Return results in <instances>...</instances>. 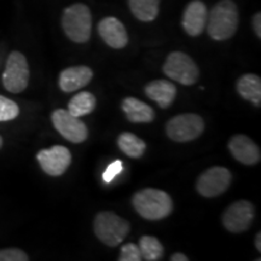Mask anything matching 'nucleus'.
Masks as SVG:
<instances>
[{"label":"nucleus","mask_w":261,"mask_h":261,"mask_svg":"<svg viewBox=\"0 0 261 261\" xmlns=\"http://www.w3.org/2000/svg\"><path fill=\"white\" fill-rule=\"evenodd\" d=\"M208 34L218 41L227 40L238 28L237 6L232 0H221L207 16Z\"/></svg>","instance_id":"f257e3e1"},{"label":"nucleus","mask_w":261,"mask_h":261,"mask_svg":"<svg viewBox=\"0 0 261 261\" xmlns=\"http://www.w3.org/2000/svg\"><path fill=\"white\" fill-rule=\"evenodd\" d=\"M132 203L140 217L148 220H161L173 211V202L167 192L158 189H144L133 196Z\"/></svg>","instance_id":"f03ea898"},{"label":"nucleus","mask_w":261,"mask_h":261,"mask_svg":"<svg viewBox=\"0 0 261 261\" xmlns=\"http://www.w3.org/2000/svg\"><path fill=\"white\" fill-rule=\"evenodd\" d=\"M62 28L71 41L77 44L89 41L92 28L90 9L84 4L68 6L62 15Z\"/></svg>","instance_id":"7ed1b4c3"},{"label":"nucleus","mask_w":261,"mask_h":261,"mask_svg":"<svg viewBox=\"0 0 261 261\" xmlns=\"http://www.w3.org/2000/svg\"><path fill=\"white\" fill-rule=\"evenodd\" d=\"M94 233L106 246L116 247L129 232V223L113 212H100L93 223Z\"/></svg>","instance_id":"20e7f679"},{"label":"nucleus","mask_w":261,"mask_h":261,"mask_svg":"<svg viewBox=\"0 0 261 261\" xmlns=\"http://www.w3.org/2000/svg\"><path fill=\"white\" fill-rule=\"evenodd\" d=\"M163 73L185 86L194 85L198 79V67L189 55L180 51L168 55L163 64Z\"/></svg>","instance_id":"39448f33"},{"label":"nucleus","mask_w":261,"mask_h":261,"mask_svg":"<svg viewBox=\"0 0 261 261\" xmlns=\"http://www.w3.org/2000/svg\"><path fill=\"white\" fill-rule=\"evenodd\" d=\"M204 130L203 119L197 114H180L166 125L167 136L174 142L187 143L198 138Z\"/></svg>","instance_id":"423d86ee"},{"label":"nucleus","mask_w":261,"mask_h":261,"mask_svg":"<svg viewBox=\"0 0 261 261\" xmlns=\"http://www.w3.org/2000/svg\"><path fill=\"white\" fill-rule=\"evenodd\" d=\"M29 83V67L23 54L14 51L6 61L3 73V85L9 92L19 93L27 89Z\"/></svg>","instance_id":"0eeeda50"},{"label":"nucleus","mask_w":261,"mask_h":261,"mask_svg":"<svg viewBox=\"0 0 261 261\" xmlns=\"http://www.w3.org/2000/svg\"><path fill=\"white\" fill-rule=\"evenodd\" d=\"M231 179H232V174L227 168L215 166V167L208 168L198 177L196 189L203 197H217L227 190Z\"/></svg>","instance_id":"6e6552de"},{"label":"nucleus","mask_w":261,"mask_h":261,"mask_svg":"<svg viewBox=\"0 0 261 261\" xmlns=\"http://www.w3.org/2000/svg\"><path fill=\"white\" fill-rule=\"evenodd\" d=\"M255 218V207L249 201L241 200L228 205L223 214V224L227 231L241 233L252 225Z\"/></svg>","instance_id":"1a4fd4ad"},{"label":"nucleus","mask_w":261,"mask_h":261,"mask_svg":"<svg viewBox=\"0 0 261 261\" xmlns=\"http://www.w3.org/2000/svg\"><path fill=\"white\" fill-rule=\"evenodd\" d=\"M51 119L58 133L71 143H83L89 136V129L80 117L71 115L68 110H55Z\"/></svg>","instance_id":"9d476101"},{"label":"nucleus","mask_w":261,"mask_h":261,"mask_svg":"<svg viewBox=\"0 0 261 261\" xmlns=\"http://www.w3.org/2000/svg\"><path fill=\"white\" fill-rule=\"evenodd\" d=\"M37 160L46 174L51 177H60L70 166L71 154L65 146L55 145L52 148L40 150Z\"/></svg>","instance_id":"9b49d317"},{"label":"nucleus","mask_w":261,"mask_h":261,"mask_svg":"<svg viewBox=\"0 0 261 261\" xmlns=\"http://www.w3.org/2000/svg\"><path fill=\"white\" fill-rule=\"evenodd\" d=\"M228 150L233 158L243 165L252 166L260 162V148L244 135L233 136L228 142Z\"/></svg>","instance_id":"f8f14e48"},{"label":"nucleus","mask_w":261,"mask_h":261,"mask_svg":"<svg viewBox=\"0 0 261 261\" xmlns=\"http://www.w3.org/2000/svg\"><path fill=\"white\" fill-rule=\"evenodd\" d=\"M208 11L203 3L194 0L189 3L182 15V28L190 37H198L207 24Z\"/></svg>","instance_id":"ddd939ff"},{"label":"nucleus","mask_w":261,"mask_h":261,"mask_svg":"<svg viewBox=\"0 0 261 261\" xmlns=\"http://www.w3.org/2000/svg\"><path fill=\"white\" fill-rule=\"evenodd\" d=\"M98 33L113 48H123L128 44V34L121 22L115 17H106L98 24Z\"/></svg>","instance_id":"4468645a"},{"label":"nucleus","mask_w":261,"mask_h":261,"mask_svg":"<svg viewBox=\"0 0 261 261\" xmlns=\"http://www.w3.org/2000/svg\"><path fill=\"white\" fill-rule=\"evenodd\" d=\"M93 71L89 67L79 65L64 69L60 75V87L63 92H74L83 87L92 80Z\"/></svg>","instance_id":"2eb2a0df"},{"label":"nucleus","mask_w":261,"mask_h":261,"mask_svg":"<svg viewBox=\"0 0 261 261\" xmlns=\"http://www.w3.org/2000/svg\"><path fill=\"white\" fill-rule=\"evenodd\" d=\"M145 94L160 107L166 109L174 102L177 96V87L167 80H155L146 85Z\"/></svg>","instance_id":"dca6fc26"},{"label":"nucleus","mask_w":261,"mask_h":261,"mask_svg":"<svg viewBox=\"0 0 261 261\" xmlns=\"http://www.w3.org/2000/svg\"><path fill=\"white\" fill-rule=\"evenodd\" d=\"M122 109L130 122H151L155 117L154 109L151 107L133 97L123 99Z\"/></svg>","instance_id":"f3484780"},{"label":"nucleus","mask_w":261,"mask_h":261,"mask_svg":"<svg viewBox=\"0 0 261 261\" xmlns=\"http://www.w3.org/2000/svg\"><path fill=\"white\" fill-rule=\"evenodd\" d=\"M237 92L246 100H250L254 106H261V79L255 74H246L237 81Z\"/></svg>","instance_id":"a211bd4d"},{"label":"nucleus","mask_w":261,"mask_h":261,"mask_svg":"<svg viewBox=\"0 0 261 261\" xmlns=\"http://www.w3.org/2000/svg\"><path fill=\"white\" fill-rule=\"evenodd\" d=\"M130 12L142 22H151L158 17L160 0H128Z\"/></svg>","instance_id":"6ab92c4d"},{"label":"nucleus","mask_w":261,"mask_h":261,"mask_svg":"<svg viewBox=\"0 0 261 261\" xmlns=\"http://www.w3.org/2000/svg\"><path fill=\"white\" fill-rule=\"evenodd\" d=\"M96 97L92 93L83 91L71 98L68 104V112L76 117L89 115L96 108Z\"/></svg>","instance_id":"aec40b11"},{"label":"nucleus","mask_w":261,"mask_h":261,"mask_svg":"<svg viewBox=\"0 0 261 261\" xmlns=\"http://www.w3.org/2000/svg\"><path fill=\"white\" fill-rule=\"evenodd\" d=\"M117 145L122 150L123 154H126L128 158L132 159H139L140 156L144 154L146 149L144 140H142L129 132H123L119 136Z\"/></svg>","instance_id":"412c9836"},{"label":"nucleus","mask_w":261,"mask_h":261,"mask_svg":"<svg viewBox=\"0 0 261 261\" xmlns=\"http://www.w3.org/2000/svg\"><path fill=\"white\" fill-rule=\"evenodd\" d=\"M142 257L146 261H158L163 256V247L156 237L143 236L138 244Z\"/></svg>","instance_id":"4be33fe9"},{"label":"nucleus","mask_w":261,"mask_h":261,"mask_svg":"<svg viewBox=\"0 0 261 261\" xmlns=\"http://www.w3.org/2000/svg\"><path fill=\"white\" fill-rule=\"evenodd\" d=\"M19 108L14 100L0 96V121H10L18 116Z\"/></svg>","instance_id":"5701e85b"},{"label":"nucleus","mask_w":261,"mask_h":261,"mask_svg":"<svg viewBox=\"0 0 261 261\" xmlns=\"http://www.w3.org/2000/svg\"><path fill=\"white\" fill-rule=\"evenodd\" d=\"M143 260L139 247L135 243H127L121 248L119 261H140Z\"/></svg>","instance_id":"b1692460"},{"label":"nucleus","mask_w":261,"mask_h":261,"mask_svg":"<svg viewBox=\"0 0 261 261\" xmlns=\"http://www.w3.org/2000/svg\"><path fill=\"white\" fill-rule=\"evenodd\" d=\"M29 257L23 250L17 248L0 249V261H28Z\"/></svg>","instance_id":"393cba45"},{"label":"nucleus","mask_w":261,"mask_h":261,"mask_svg":"<svg viewBox=\"0 0 261 261\" xmlns=\"http://www.w3.org/2000/svg\"><path fill=\"white\" fill-rule=\"evenodd\" d=\"M122 168H123V163L122 161H120V160H116V161L110 163V165L107 167L106 172L103 173V180L106 182H110L117 174H120V173L122 172Z\"/></svg>","instance_id":"a878e982"},{"label":"nucleus","mask_w":261,"mask_h":261,"mask_svg":"<svg viewBox=\"0 0 261 261\" xmlns=\"http://www.w3.org/2000/svg\"><path fill=\"white\" fill-rule=\"evenodd\" d=\"M253 28L255 34L257 35V38H261V14L257 12V14L254 16L253 18Z\"/></svg>","instance_id":"bb28decb"},{"label":"nucleus","mask_w":261,"mask_h":261,"mask_svg":"<svg viewBox=\"0 0 261 261\" xmlns=\"http://www.w3.org/2000/svg\"><path fill=\"white\" fill-rule=\"evenodd\" d=\"M172 261H188L189 257L181 253H175L171 256Z\"/></svg>","instance_id":"cd10ccee"},{"label":"nucleus","mask_w":261,"mask_h":261,"mask_svg":"<svg viewBox=\"0 0 261 261\" xmlns=\"http://www.w3.org/2000/svg\"><path fill=\"white\" fill-rule=\"evenodd\" d=\"M261 233L259 232L255 236V246H256V249L259 250V252H261Z\"/></svg>","instance_id":"c85d7f7f"},{"label":"nucleus","mask_w":261,"mask_h":261,"mask_svg":"<svg viewBox=\"0 0 261 261\" xmlns=\"http://www.w3.org/2000/svg\"><path fill=\"white\" fill-rule=\"evenodd\" d=\"M2 145H3V138L2 136H0V148H2Z\"/></svg>","instance_id":"c756f323"}]
</instances>
